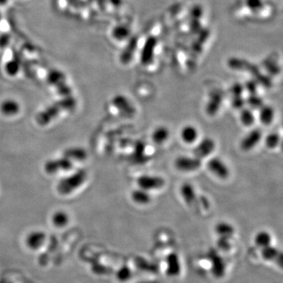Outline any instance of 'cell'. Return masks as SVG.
<instances>
[{
    "instance_id": "obj_1",
    "label": "cell",
    "mask_w": 283,
    "mask_h": 283,
    "mask_svg": "<svg viewBox=\"0 0 283 283\" xmlns=\"http://www.w3.org/2000/svg\"><path fill=\"white\" fill-rule=\"evenodd\" d=\"M77 100L73 97H64L63 99L57 101L55 103L46 107L44 110L40 112L36 117V121L39 125H46L58 117L60 112L63 111L72 110L76 108Z\"/></svg>"
},
{
    "instance_id": "obj_2",
    "label": "cell",
    "mask_w": 283,
    "mask_h": 283,
    "mask_svg": "<svg viewBox=\"0 0 283 283\" xmlns=\"http://www.w3.org/2000/svg\"><path fill=\"white\" fill-rule=\"evenodd\" d=\"M228 65L235 70L248 71L250 73H253V77L257 82L263 85V86L270 87L271 86V81L265 75L261 73L259 68L257 65L249 63L244 59H238V58H232L228 61Z\"/></svg>"
},
{
    "instance_id": "obj_3",
    "label": "cell",
    "mask_w": 283,
    "mask_h": 283,
    "mask_svg": "<svg viewBox=\"0 0 283 283\" xmlns=\"http://www.w3.org/2000/svg\"><path fill=\"white\" fill-rule=\"evenodd\" d=\"M87 176V173L85 169H79L72 173L69 176L65 177L59 181L57 186V190L61 195H68L74 191L76 189L81 187L85 183Z\"/></svg>"
},
{
    "instance_id": "obj_4",
    "label": "cell",
    "mask_w": 283,
    "mask_h": 283,
    "mask_svg": "<svg viewBox=\"0 0 283 283\" xmlns=\"http://www.w3.org/2000/svg\"><path fill=\"white\" fill-rule=\"evenodd\" d=\"M47 81L56 87L61 95L64 97L71 95V88L66 85V79L63 72L58 69L50 70L47 74Z\"/></svg>"
},
{
    "instance_id": "obj_5",
    "label": "cell",
    "mask_w": 283,
    "mask_h": 283,
    "mask_svg": "<svg viewBox=\"0 0 283 283\" xmlns=\"http://www.w3.org/2000/svg\"><path fill=\"white\" fill-rule=\"evenodd\" d=\"M157 46V39L153 36L147 37L141 50V64L144 66H148L152 64L154 60L155 50Z\"/></svg>"
},
{
    "instance_id": "obj_6",
    "label": "cell",
    "mask_w": 283,
    "mask_h": 283,
    "mask_svg": "<svg viewBox=\"0 0 283 283\" xmlns=\"http://www.w3.org/2000/svg\"><path fill=\"white\" fill-rule=\"evenodd\" d=\"M174 165L179 171L191 173L196 171L201 166V160L195 156H179L175 159Z\"/></svg>"
},
{
    "instance_id": "obj_7",
    "label": "cell",
    "mask_w": 283,
    "mask_h": 283,
    "mask_svg": "<svg viewBox=\"0 0 283 283\" xmlns=\"http://www.w3.org/2000/svg\"><path fill=\"white\" fill-rule=\"evenodd\" d=\"M137 185L139 188L146 191H154L164 187L165 179L159 175H142L137 179Z\"/></svg>"
},
{
    "instance_id": "obj_8",
    "label": "cell",
    "mask_w": 283,
    "mask_h": 283,
    "mask_svg": "<svg viewBox=\"0 0 283 283\" xmlns=\"http://www.w3.org/2000/svg\"><path fill=\"white\" fill-rule=\"evenodd\" d=\"M72 168V161L65 157L50 160L46 161L44 165L45 171L48 174H55L60 172L68 171Z\"/></svg>"
},
{
    "instance_id": "obj_9",
    "label": "cell",
    "mask_w": 283,
    "mask_h": 283,
    "mask_svg": "<svg viewBox=\"0 0 283 283\" xmlns=\"http://www.w3.org/2000/svg\"><path fill=\"white\" fill-rule=\"evenodd\" d=\"M208 169L219 179H225L230 175V169L226 163L219 157H213L208 162Z\"/></svg>"
},
{
    "instance_id": "obj_10",
    "label": "cell",
    "mask_w": 283,
    "mask_h": 283,
    "mask_svg": "<svg viewBox=\"0 0 283 283\" xmlns=\"http://www.w3.org/2000/svg\"><path fill=\"white\" fill-rule=\"evenodd\" d=\"M215 141L212 138L206 137L199 142L198 144L194 149L193 153L195 157L201 160L210 156L213 153V151H215Z\"/></svg>"
},
{
    "instance_id": "obj_11",
    "label": "cell",
    "mask_w": 283,
    "mask_h": 283,
    "mask_svg": "<svg viewBox=\"0 0 283 283\" xmlns=\"http://www.w3.org/2000/svg\"><path fill=\"white\" fill-rule=\"evenodd\" d=\"M261 139H262V131L261 129H253L243 138L240 143V147L242 151H251L257 147V144L261 142Z\"/></svg>"
},
{
    "instance_id": "obj_12",
    "label": "cell",
    "mask_w": 283,
    "mask_h": 283,
    "mask_svg": "<svg viewBox=\"0 0 283 283\" xmlns=\"http://www.w3.org/2000/svg\"><path fill=\"white\" fill-rule=\"evenodd\" d=\"M112 103L121 113L125 114V116H128V117L132 116L135 112V109L131 103L130 101L122 94L116 95L112 99Z\"/></svg>"
},
{
    "instance_id": "obj_13",
    "label": "cell",
    "mask_w": 283,
    "mask_h": 283,
    "mask_svg": "<svg viewBox=\"0 0 283 283\" xmlns=\"http://www.w3.org/2000/svg\"><path fill=\"white\" fill-rule=\"evenodd\" d=\"M137 46H138V38L136 36H131L128 40V44L120 55V61L122 64L127 65L131 63V61L132 60L136 52Z\"/></svg>"
},
{
    "instance_id": "obj_14",
    "label": "cell",
    "mask_w": 283,
    "mask_h": 283,
    "mask_svg": "<svg viewBox=\"0 0 283 283\" xmlns=\"http://www.w3.org/2000/svg\"><path fill=\"white\" fill-rule=\"evenodd\" d=\"M222 103H223V95L220 93H212L205 106V112L207 114L211 117L215 116L219 110Z\"/></svg>"
},
{
    "instance_id": "obj_15",
    "label": "cell",
    "mask_w": 283,
    "mask_h": 283,
    "mask_svg": "<svg viewBox=\"0 0 283 283\" xmlns=\"http://www.w3.org/2000/svg\"><path fill=\"white\" fill-rule=\"evenodd\" d=\"M46 235L44 232L41 231H32L28 234L25 239L27 247L31 250H36L40 249L44 243Z\"/></svg>"
},
{
    "instance_id": "obj_16",
    "label": "cell",
    "mask_w": 283,
    "mask_h": 283,
    "mask_svg": "<svg viewBox=\"0 0 283 283\" xmlns=\"http://www.w3.org/2000/svg\"><path fill=\"white\" fill-rule=\"evenodd\" d=\"M112 39L118 42L128 41L131 36V30L130 27L125 24H117L112 28L111 31Z\"/></svg>"
},
{
    "instance_id": "obj_17",
    "label": "cell",
    "mask_w": 283,
    "mask_h": 283,
    "mask_svg": "<svg viewBox=\"0 0 283 283\" xmlns=\"http://www.w3.org/2000/svg\"><path fill=\"white\" fill-rule=\"evenodd\" d=\"M180 195L187 205H192L197 201V194L193 185L191 183H185L181 186Z\"/></svg>"
},
{
    "instance_id": "obj_18",
    "label": "cell",
    "mask_w": 283,
    "mask_h": 283,
    "mask_svg": "<svg viewBox=\"0 0 283 283\" xmlns=\"http://www.w3.org/2000/svg\"><path fill=\"white\" fill-rule=\"evenodd\" d=\"M198 135V130L193 125H186L180 131L181 139L187 144H192L196 142Z\"/></svg>"
},
{
    "instance_id": "obj_19",
    "label": "cell",
    "mask_w": 283,
    "mask_h": 283,
    "mask_svg": "<svg viewBox=\"0 0 283 283\" xmlns=\"http://www.w3.org/2000/svg\"><path fill=\"white\" fill-rule=\"evenodd\" d=\"M19 110H20V106L18 102L14 99H5L0 104V111L2 114L8 116V117L16 115Z\"/></svg>"
},
{
    "instance_id": "obj_20",
    "label": "cell",
    "mask_w": 283,
    "mask_h": 283,
    "mask_svg": "<svg viewBox=\"0 0 283 283\" xmlns=\"http://www.w3.org/2000/svg\"><path fill=\"white\" fill-rule=\"evenodd\" d=\"M64 157L69 159L70 161H85L87 157V153L85 149L75 147L67 149L64 152Z\"/></svg>"
},
{
    "instance_id": "obj_21",
    "label": "cell",
    "mask_w": 283,
    "mask_h": 283,
    "mask_svg": "<svg viewBox=\"0 0 283 283\" xmlns=\"http://www.w3.org/2000/svg\"><path fill=\"white\" fill-rule=\"evenodd\" d=\"M170 136V131L165 126H159L152 133V140L157 145L166 143Z\"/></svg>"
},
{
    "instance_id": "obj_22",
    "label": "cell",
    "mask_w": 283,
    "mask_h": 283,
    "mask_svg": "<svg viewBox=\"0 0 283 283\" xmlns=\"http://www.w3.org/2000/svg\"><path fill=\"white\" fill-rule=\"evenodd\" d=\"M259 119L264 125H271L275 118V109L271 106L263 105L259 109Z\"/></svg>"
},
{
    "instance_id": "obj_23",
    "label": "cell",
    "mask_w": 283,
    "mask_h": 283,
    "mask_svg": "<svg viewBox=\"0 0 283 283\" xmlns=\"http://www.w3.org/2000/svg\"><path fill=\"white\" fill-rule=\"evenodd\" d=\"M131 198L134 202L139 205H147L151 201V196L149 191L139 188V187L132 191Z\"/></svg>"
},
{
    "instance_id": "obj_24",
    "label": "cell",
    "mask_w": 283,
    "mask_h": 283,
    "mask_svg": "<svg viewBox=\"0 0 283 283\" xmlns=\"http://www.w3.org/2000/svg\"><path fill=\"white\" fill-rule=\"evenodd\" d=\"M272 238L271 234L265 231H261L257 232L254 238V242L258 247L263 249L271 245Z\"/></svg>"
},
{
    "instance_id": "obj_25",
    "label": "cell",
    "mask_w": 283,
    "mask_h": 283,
    "mask_svg": "<svg viewBox=\"0 0 283 283\" xmlns=\"http://www.w3.org/2000/svg\"><path fill=\"white\" fill-rule=\"evenodd\" d=\"M216 232L221 238L230 239L235 234V228L227 222H219L216 226Z\"/></svg>"
},
{
    "instance_id": "obj_26",
    "label": "cell",
    "mask_w": 283,
    "mask_h": 283,
    "mask_svg": "<svg viewBox=\"0 0 283 283\" xmlns=\"http://www.w3.org/2000/svg\"><path fill=\"white\" fill-rule=\"evenodd\" d=\"M240 121L245 126H252L256 121V117L253 109L249 108L242 109L240 114Z\"/></svg>"
},
{
    "instance_id": "obj_27",
    "label": "cell",
    "mask_w": 283,
    "mask_h": 283,
    "mask_svg": "<svg viewBox=\"0 0 283 283\" xmlns=\"http://www.w3.org/2000/svg\"><path fill=\"white\" fill-rule=\"evenodd\" d=\"M68 214L63 211H58L52 216L53 224L56 227H64L68 223Z\"/></svg>"
},
{
    "instance_id": "obj_28",
    "label": "cell",
    "mask_w": 283,
    "mask_h": 283,
    "mask_svg": "<svg viewBox=\"0 0 283 283\" xmlns=\"http://www.w3.org/2000/svg\"><path fill=\"white\" fill-rule=\"evenodd\" d=\"M5 71L10 77H14L20 72L21 63L17 59H10L5 64Z\"/></svg>"
},
{
    "instance_id": "obj_29",
    "label": "cell",
    "mask_w": 283,
    "mask_h": 283,
    "mask_svg": "<svg viewBox=\"0 0 283 283\" xmlns=\"http://www.w3.org/2000/svg\"><path fill=\"white\" fill-rule=\"evenodd\" d=\"M245 102L251 109H260L264 105L263 99L257 94H249Z\"/></svg>"
},
{
    "instance_id": "obj_30",
    "label": "cell",
    "mask_w": 283,
    "mask_h": 283,
    "mask_svg": "<svg viewBox=\"0 0 283 283\" xmlns=\"http://www.w3.org/2000/svg\"><path fill=\"white\" fill-rule=\"evenodd\" d=\"M281 141V137L278 133H271L265 139L266 147L269 149H275L278 147Z\"/></svg>"
},
{
    "instance_id": "obj_31",
    "label": "cell",
    "mask_w": 283,
    "mask_h": 283,
    "mask_svg": "<svg viewBox=\"0 0 283 283\" xmlns=\"http://www.w3.org/2000/svg\"><path fill=\"white\" fill-rule=\"evenodd\" d=\"M261 253H262L263 259L266 261H273L275 257H277L278 250L271 245L261 249Z\"/></svg>"
},
{
    "instance_id": "obj_32",
    "label": "cell",
    "mask_w": 283,
    "mask_h": 283,
    "mask_svg": "<svg viewBox=\"0 0 283 283\" xmlns=\"http://www.w3.org/2000/svg\"><path fill=\"white\" fill-rule=\"evenodd\" d=\"M245 5L253 12H259L263 8V0H245Z\"/></svg>"
},
{
    "instance_id": "obj_33",
    "label": "cell",
    "mask_w": 283,
    "mask_h": 283,
    "mask_svg": "<svg viewBox=\"0 0 283 283\" xmlns=\"http://www.w3.org/2000/svg\"><path fill=\"white\" fill-rule=\"evenodd\" d=\"M190 18L194 20H201L204 15V10L200 5H195L190 10Z\"/></svg>"
},
{
    "instance_id": "obj_34",
    "label": "cell",
    "mask_w": 283,
    "mask_h": 283,
    "mask_svg": "<svg viewBox=\"0 0 283 283\" xmlns=\"http://www.w3.org/2000/svg\"><path fill=\"white\" fill-rule=\"evenodd\" d=\"M131 271L128 267H122L117 272V279L119 281L127 282L131 279Z\"/></svg>"
},
{
    "instance_id": "obj_35",
    "label": "cell",
    "mask_w": 283,
    "mask_h": 283,
    "mask_svg": "<svg viewBox=\"0 0 283 283\" xmlns=\"http://www.w3.org/2000/svg\"><path fill=\"white\" fill-rule=\"evenodd\" d=\"M202 29L201 20L191 19L190 22H189V30L192 34L197 35Z\"/></svg>"
},
{
    "instance_id": "obj_36",
    "label": "cell",
    "mask_w": 283,
    "mask_h": 283,
    "mask_svg": "<svg viewBox=\"0 0 283 283\" xmlns=\"http://www.w3.org/2000/svg\"><path fill=\"white\" fill-rule=\"evenodd\" d=\"M258 86H259V83L257 82L255 79L249 80L244 85L245 90H247L249 94H257Z\"/></svg>"
},
{
    "instance_id": "obj_37",
    "label": "cell",
    "mask_w": 283,
    "mask_h": 283,
    "mask_svg": "<svg viewBox=\"0 0 283 283\" xmlns=\"http://www.w3.org/2000/svg\"><path fill=\"white\" fill-rule=\"evenodd\" d=\"M246 102L243 99L242 96H235L231 100V106L235 109H242L245 108Z\"/></svg>"
},
{
    "instance_id": "obj_38",
    "label": "cell",
    "mask_w": 283,
    "mask_h": 283,
    "mask_svg": "<svg viewBox=\"0 0 283 283\" xmlns=\"http://www.w3.org/2000/svg\"><path fill=\"white\" fill-rule=\"evenodd\" d=\"M244 90H245L244 85L241 83H235L231 87V93L233 97L242 96Z\"/></svg>"
},
{
    "instance_id": "obj_39",
    "label": "cell",
    "mask_w": 283,
    "mask_h": 283,
    "mask_svg": "<svg viewBox=\"0 0 283 283\" xmlns=\"http://www.w3.org/2000/svg\"><path fill=\"white\" fill-rule=\"evenodd\" d=\"M109 2L112 6H115V7H119L121 6L123 3V0H109Z\"/></svg>"
},
{
    "instance_id": "obj_40",
    "label": "cell",
    "mask_w": 283,
    "mask_h": 283,
    "mask_svg": "<svg viewBox=\"0 0 283 283\" xmlns=\"http://www.w3.org/2000/svg\"><path fill=\"white\" fill-rule=\"evenodd\" d=\"M10 1V0H0V9H2V7L7 6Z\"/></svg>"
},
{
    "instance_id": "obj_41",
    "label": "cell",
    "mask_w": 283,
    "mask_h": 283,
    "mask_svg": "<svg viewBox=\"0 0 283 283\" xmlns=\"http://www.w3.org/2000/svg\"><path fill=\"white\" fill-rule=\"evenodd\" d=\"M0 283H10V282L7 281V280H3V279H2V280H0Z\"/></svg>"
},
{
    "instance_id": "obj_42",
    "label": "cell",
    "mask_w": 283,
    "mask_h": 283,
    "mask_svg": "<svg viewBox=\"0 0 283 283\" xmlns=\"http://www.w3.org/2000/svg\"><path fill=\"white\" fill-rule=\"evenodd\" d=\"M2 11H1V9H0V22H1V21H2Z\"/></svg>"
}]
</instances>
